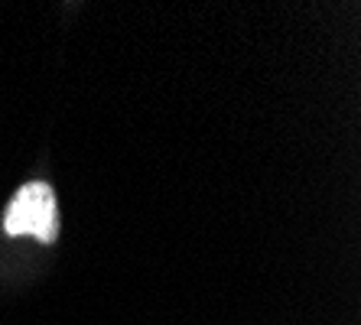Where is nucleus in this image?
I'll return each mask as SVG.
<instances>
[{"instance_id":"f257e3e1","label":"nucleus","mask_w":361,"mask_h":325,"mask_svg":"<svg viewBox=\"0 0 361 325\" xmlns=\"http://www.w3.org/2000/svg\"><path fill=\"white\" fill-rule=\"evenodd\" d=\"M4 228L7 234L20 238V234H33L39 241H52L59 231L56 221V195L49 185L30 183L17 192V199L10 202L7 215H4Z\"/></svg>"}]
</instances>
